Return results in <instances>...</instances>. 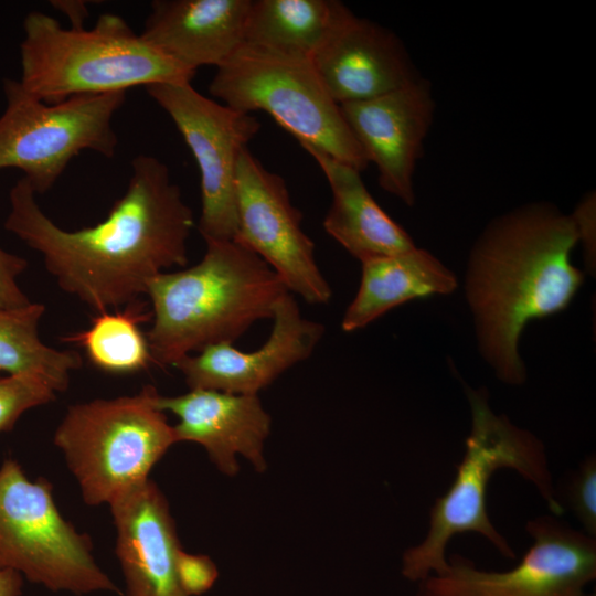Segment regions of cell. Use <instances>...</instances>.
<instances>
[{
	"mask_svg": "<svg viewBox=\"0 0 596 596\" xmlns=\"http://www.w3.org/2000/svg\"><path fill=\"white\" fill-rule=\"evenodd\" d=\"M35 196L23 177L15 182L4 228L42 255L64 292L96 313L139 300L153 277L187 265L193 211L155 156L132 159L125 193L95 225L64 230Z\"/></svg>",
	"mask_w": 596,
	"mask_h": 596,
	"instance_id": "1",
	"label": "cell"
},
{
	"mask_svg": "<svg viewBox=\"0 0 596 596\" xmlns=\"http://www.w3.org/2000/svg\"><path fill=\"white\" fill-rule=\"evenodd\" d=\"M578 233L571 214L533 202L494 217L467 263L465 294L479 353L496 377L522 385L519 342L528 323L566 309L584 283L571 262Z\"/></svg>",
	"mask_w": 596,
	"mask_h": 596,
	"instance_id": "2",
	"label": "cell"
},
{
	"mask_svg": "<svg viewBox=\"0 0 596 596\" xmlns=\"http://www.w3.org/2000/svg\"><path fill=\"white\" fill-rule=\"evenodd\" d=\"M195 265L153 277L146 290L152 363L172 366L192 352L231 343L255 322L272 319L289 292L274 270L236 241H209Z\"/></svg>",
	"mask_w": 596,
	"mask_h": 596,
	"instance_id": "3",
	"label": "cell"
},
{
	"mask_svg": "<svg viewBox=\"0 0 596 596\" xmlns=\"http://www.w3.org/2000/svg\"><path fill=\"white\" fill-rule=\"evenodd\" d=\"M465 392L471 428L464 456L448 490L430 508L425 538L402 555L401 573L413 583L446 568L448 543L461 533L479 534L503 557H517L488 514L487 490L498 470L515 471L535 488L553 515L564 513L543 441L507 415L494 413L487 389L465 385Z\"/></svg>",
	"mask_w": 596,
	"mask_h": 596,
	"instance_id": "4",
	"label": "cell"
},
{
	"mask_svg": "<svg viewBox=\"0 0 596 596\" xmlns=\"http://www.w3.org/2000/svg\"><path fill=\"white\" fill-rule=\"evenodd\" d=\"M23 30L19 83L47 104L135 86L191 83L195 75L147 43L115 13L100 14L91 29H75L63 28L47 13L31 11Z\"/></svg>",
	"mask_w": 596,
	"mask_h": 596,
	"instance_id": "5",
	"label": "cell"
},
{
	"mask_svg": "<svg viewBox=\"0 0 596 596\" xmlns=\"http://www.w3.org/2000/svg\"><path fill=\"white\" fill-rule=\"evenodd\" d=\"M158 391L72 404L53 443L74 476L84 503L109 504L149 479L156 464L177 444L173 425L157 404Z\"/></svg>",
	"mask_w": 596,
	"mask_h": 596,
	"instance_id": "6",
	"label": "cell"
},
{
	"mask_svg": "<svg viewBox=\"0 0 596 596\" xmlns=\"http://www.w3.org/2000/svg\"><path fill=\"white\" fill-rule=\"evenodd\" d=\"M209 92L232 109L267 113L298 142L360 172L369 166L310 56L242 44L216 67Z\"/></svg>",
	"mask_w": 596,
	"mask_h": 596,
	"instance_id": "7",
	"label": "cell"
},
{
	"mask_svg": "<svg viewBox=\"0 0 596 596\" xmlns=\"http://www.w3.org/2000/svg\"><path fill=\"white\" fill-rule=\"evenodd\" d=\"M12 570L52 592L118 593L88 535L60 512L49 480L29 479L7 458L0 466V571Z\"/></svg>",
	"mask_w": 596,
	"mask_h": 596,
	"instance_id": "8",
	"label": "cell"
},
{
	"mask_svg": "<svg viewBox=\"0 0 596 596\" xmlns=\"http://www.w3.org/2000/svg\"><path fill=\"white\" fill-rule=\"evenodd\" d=\"M0 116V170H21L35 194L52 189L73 158L84 150L111 158L118 145L113 126L126 92L79 95L47 104L19 81H3Z\"/></svg>",
	"mask_w": 596,
	"mask_h": 596,
	"instance_id": "9",
	"label": "cell"
},
{
	"mask_svg": "<svg viewBox=\"0 0 596 596\" xmlns=\"http://www.w3.org/2000/svg\"><path fill=\"white\" fill-rule=\"evenodd\" d=\"M533 543L510 570L488 571L459 554L417 584L416 596H578L596 578V539L553 514L529 520Z\"/></svg>",
	"mask_w": 596,
	"mask_h": 596,
	"instance_id": "10",
	"label": "cell"
},
{
	"mask_svg": "<svg viewBox=\"0 0 596 596\" xmlns=\"http://www.w3.org/2000/svg\"><path fill=\"white\" fill-rule=\"evenodd\" d=\"M145 88L169 115L196 161L200 234L205 242L233 241L237 231V159L259 131L260 123L252 114L207 98L191 83H158Z\"/></svg>",
	"mask_w": 596,
	"mask_h": 596,
	"instance_id": "11",
	"label": "cell"
},
{
	"mask_svg": "<svg viewBox=\"0 0 596 596\" xmlns=\"http://www.w3.org/2000/svg\"><path fill=\"white\" fill-rule=\"evenodd\" d=\"M237 231L234 241L262 258L290 294L324 305L332 291L315 257V243L302 231V214L284 178L243 148L236 164Z\"/></svg>",
	"mask_w": 596,
	"mask_h": 596,
	"instance_id": "12",
	"label": "cell"
},
{
	"mask_svg": "<svg viewBox=\"0 0 596 596\" xmlns=\"http://www.w3.org/2000/svg\"><path fill=\"white\" fill-rule=\"evenodd\" d=\"M340 109L369 163L376 167L380 187L413 206L416 166L436 110L429 82L422 77L382 96L342 104Z\"/></svg>",
	"mask_w": 596,
	"mask_h": 596,
	"instance_id": "13",
	"label": "cell"
},
{
	"mask_svg": "<svg viewBox=\"0 0 596 596\" xmlns=\"http://www.w3.org/2000/svg\"><path fill=\"white\" fill-rule=\"evenodd\" d=\"M272 319L268 339L253 352L219 343L185 355L172 366L190 389L258 395L285 371L307 360L324 334L322 323L302 317L290 292L278 300Z\"/></svg>",
	"mask_w": 596,
	"mask_h": 596,
	"instance_id": "14",
	"label": "cell"
},
{
	"mask_svg": "<svg viewBox=\"0 0 596 596\" xmlns=\"http://www.w3.org/2000/svg\"><path fill=\"white\" fill-rule=\"evenodd\" d=\"M156 404L178 417L179 422L173 425L177 443L202 446L224 476L238 473V456L259 473L267 469L265 444L272 418L258 395L190 389L174 396L158 394Z\"/></svg>",
	"mask_w": 596,
	"mask_h": 596,
	"instance_id": "15",
	"label": "cell"
},
{
	"mask_svg": "<svg viewBox=\"0 0 596 596\" xmlns=\"http://www.w3.org/2000/svg\"><path fill=\"white\" fill-rule=\"evenodd\" d=\"M311 61L338 105L379 97L422 78L394 32L352 11Z\"/></svg>",
	"mask_w": 596,
	"mask_h": 596,
	"instance_id": "16",
	"label": "cell"
},
{
	"mask_svg": "<svg viewBox=\"0 0 596 596\" xmlns=\"http://www.w3.org/2000/svg\"><path fill=\"white\" fill-rule=\"evenodd\" d=\"M127 596H187L177 577L181 544L169 502L150 478L108 504Z\"/></svg>",
	"mask_w": 596,
	"mask_h": 596,
	"instance_id": "17",
	"label": "cell"
},
{
	"mask_svg": "<svg viewBox=\"0 0 596 596\" xmlns=\"http://www.w3.org/2000/svg\"><path fill=\"white\" fill-rule=\"evenodd\" d=\"M252 0H155L140 36L192 71L225 63L243 44Z\"/></svg>",
	"mask_w": 596,
	"mask_h": 596,
	"instance_id": "18",
	"label": "cell"
},
{
	"mask_svg": "<svg viewBox=\"0 0 596 596\" xmlns=\"http://www.w3.org/2000/svg\"><path fill=\"white\" fill-rule=\"evenodd\" d=\"M299 145L318 163L331 190L323 228L349 254L362 263L416 247L409 234L371 195L359 170L311 145Z\"/></svg>",
	"mask_w": 596,
	"mask_h": 596,
	"instance_id": "19",
	"label": "cell"
},
{
	"mask_svg": "<svg viewBox=\"0 0 596 596\" xmlns=\"http://www.w3.org/2000/svg\"><path fill=\"white\" fill-rule=\"evenodd\" d=\"M361 264L358 292L341 321L345 332L362 329L409 300L448 295L457 288L453 270L424 248L414 247Z\"/></svg>",
	"mask_w": 596,
	"mask_h": 596,
	"instance_id": "20",
	"label": "cell"
},
{
	"mask_svg": "<svg viewBox=\"0 0 596 596\" xmlns=\"http://www.w3.org/2000/svg\"><path fill=\"white\" fill-rule=\"evenodd\" d=\"M350 12L337 0H252L243 44L311 57Z\"/></svg>",
	"mask_w": 596,
	"mask_h": 596,
	"instance_id": "21",
	"label": "cell"
},
{
	"mask_svg": "<svg viewBox=\"0 0 596 596\" xmlns=\"http://www.w3.org/2000/svg\"><path fill=\"white\" fill-rule=\"evenodd\" d=\"M45 306L30 302L14 309H0V371L7 374H35L52 387L64 392L71 374L79 369L83 358L77 351L57 350L45 344L39 324Z\"/></svg>",
	"mask_w": 596,
	"mask_h": 596,
	"instance_id": "22",
	"label": "cell"
},
{
	"mask_svg": "<svg viewBox=\"0 0 596 596\" xmlns=\"http://www.w3.org/2000/svg\"><path fill=\"white\" fill-rule=\"evenodd\" d=\"M140 299L116 309L97 313L88 328L62 338L84 349L88 361L111 374H129L152 363L147 337L140 324L151 320V310Z\"/></svg>",
	"mask_w": 596,
	"mask_h": 596,
	"instance_id": "23",
	"label": "cell"
},
{
	"mask_svg": "<svg viewBox=\"0 0 596 596\" xmlns=\"http://www.w3.org/2000/svg\"><path fill=\"white\" fill-rule=\"evenodd\" d=\"M56 391L35 374H8L0 376V433L11 430L26 411L50 404Z\"/></svg>",
	"mask_w": 596,
	"mask_h": 596,
	"instance_id": "24",
	"label": "cell"
},
{
	"mask_svg": "<svg viewBox=\"0 0 596 596\" xmlns=\"http://www.w3.org/2000/svg\"><path fill=\"white\" fill-rule=\"evenodd\" d=\"M565 500L582 531L596 539V457L587 456L567 479Z\"/></svg>",
	"mask_w": 596,
	"mask_h": 596,
	"instance_id": "25",
	"label": "cell"
},
{
	"mask_svg": "<svg viewBox=\"0 0 596 596\" xmlns=\"http://www.w3.org/2000/svg\"><path fill=\"white\" fill-rule=\"evenodd\" d=\"M177 577L187 596H199L212 588L219 571L210 556L181 549L177 558Z\"/></svg>",
	"mask_w": 596,
	"mask_h": 596,
	"instance_id": "26",
	"label": "cell"
},
{
	"mask_svg": "<svg viewBox=\"0 0 596 596\" xmlns=\"http://www.w3.org/2000/svg\"><path fill=\"white\" fill-rule=\"evenodd\" d=\"M26 267L25 258L0 247V309H14L32 302L17 281Z\"/></svg>",
	"mask_w": 596,
	"mask_h": 596,
	"instance_id": "27",
	"label": "cell"
},
{
	"mask_svg": "<svg viewBox=\"0 0 596 596\" xmlns=\"http://www.w3.org/2000/svg\"><path fill=\"white\" fill-rule=\"evenodd\" d=\"M596 198L595 192H588L576 205L571 214L575 221L578 243L582 242L585 252L586 265L595 268V234H596Z\"/></svg>",
	"mask_w": 596,
	"mask_h": 596,
	"instance_id": "28",
	"label": "cell"
},
{
	"mask_svg": "<svg viewBox=\"0 0 596 596\" xmlns=\"http://www.w3.org/2000/svg\"><path fill=\"white\" fill-rule=\"evenodd\" d=\"M53 8L66 15L71 22L70 28H84V22L88 17L87 4L77 0H56L50 2Z\"/></svg>",
	"mask_w": 596,
	"mask_h": 596,
	"instance_id": "29",
	"label": "cell"
},
{
	"mask_svg": "<svg viewBox=\"0 0 596 596\" xmlns=\"http://www.w3.org/2000/svg\"><path fill=\"white\" fill-rule=\"evenodd\" d=\"M23 576L12 570L0 571V596H21Z\"/></svg>",
	"mask_w": 596,
	"mask_h": 596,
	"instance_id": "30",
	"label": "cell"
},
{
	"mask_svg": "<svg viewBox=\"0 0 596 596\" xmlns=\"http://www.w3.org/2000/svg\"><path fill=\"white\" fill-rule=\"evenodd\" d=\"M578 596H595V593H593V594H587V593L583 592V593L579 594Z\"/></svg>",
	"mask_w": 596,
	"mask_h": 596,
	"instance_id": "31",
	"label": "cell"
}]
</instances>
